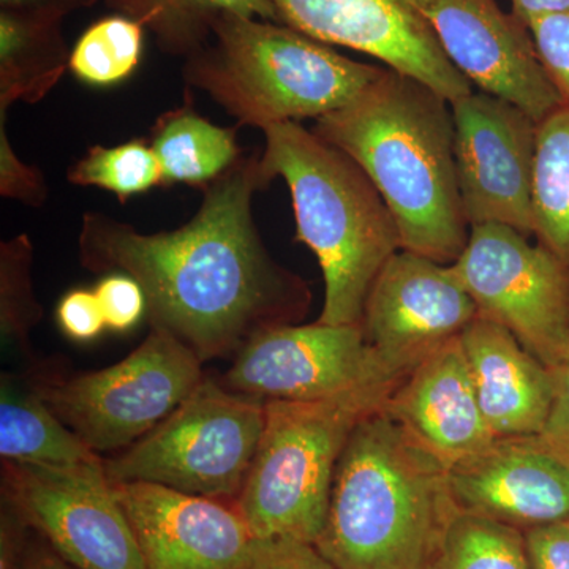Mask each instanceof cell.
<instances>
[{"mask_svg": "<svg viewBox=\"0 0 569 569\" xmlns=\"http://www.w3.org/2000/svg\"><path fill=\"white\" fill-rule=\"evenodd\" d=\"M264 189L260 153H252L200 189V209L176 230L141 233L86 212L80 263L137 280L151 329L176 337L203 365L234 356L258 332L299 323L312 302L309 284L277 263L254 224L253 197Z\"/></svg>", "mask_w": 569, "mask_h": 569, "instance_id": "obj_1", "label": "cell"}, {"mask_svg": "<svg viewBox=\"0 0 569 569\" xmlns=\"http://www.w3.org/2000/svg\"><path fill=\"white\" fill-rule=\"evenodd\" d=\"M312 130L362 168L395 217L403 250L438 263L458 260L470 224L445 97L385 67L353 102L321 116Z\"/></svg>", "mask_w": 569, "mask_h": 569, "instance_id": "obj_2", "label": "cell"}, {"mask_svg": "<svg viewBox=\"0 0 569 569\" xmlns=\"http://www.w3.org/2000/svg\"><path fill=\"white\" fill-rule=\"evenodd\" d=\"M458 511L448 468L380 407L348 438L316 546L337 569H432Z\"/></svg>", "mask_w": 569, "mask_h": 569, "instance_id": "obj_3", "label": "cell"}, {"mask_svg": "<svg viewBox=\"0 0 569 569\" xmlns=\"http://www.w3.org/2000/svg\"><path fill=\"white\" fill-rule=\"evenodd\" d=\"M266 186L287 182L296 241L316 253L325 280L328 325H359L367 295L389 258L402 249L395 217L362 168L299 122L263 130Z\"/></svg>", "mask_w": 569, "mask_h": 569, "instance_id": "obj_4", "label": "cell"}, {"mask_svg": "<svg viewBox=\"0 0 569 569\" xmlns=\"http://www.w3.org/2000/svg\"><path fill=\"white\" fill-rule=\"evenodd\" d=\"M381 71L282 22L227 14L213 26L211 40L186 59L182 77L238 127L263 132L347 107Z\"/></svg>", "mask_w": 569, "mask_h": 569, "instance_id": "obj_5", "label": "cell"}, {"mask_svg": "<svg viewBox=\"0 0 569 569\" xmlns=\"http://www.w3.org/2000/svg\"><path fill=\"white\" fill-rule=\"evenodd\" d=\"M402 378L313 402H266L263 436L234 501L253 538L317 545L348 438L359 421L383 406Z\"/></svg>", "mask_w": 569, "mask_h": 569, "instance_id": "obj_6", "label": "cell"}, {"mask_svg": "<svg viewBox=\"0 0 569 569\" xmlns=\"http://www.w3.org/2000/svg\"><path fill=\"white\" fill-rule=\"evenodd\" d=\"M266 422V402L203 378L164 421L103 459L111 482H148L234 505Z\"/></svg>", "mask_w": 569, "mask_h": 569, "instance_id": "obj_7", "label": "cell"}, {"mask_svg": "<svg viewBox=\"0 0 569 569\" xmlns=\"http://www.w3.org/2000/svg\"><path fill=\"white\" fill-rule=\"evenodd\" d=\"M203 362L160 329L118 365L62 376L41 366L26 372L41 399L92 451L132 447L164 421L203 380Z\"/></svg>", "mask_w": 569, "mask_h": 569, "instance_id": "obj_8", "label": "cell"}, {"mask_svg": "<svg viewBox=\"0 0 569 569\" xmlns=\"http://www.w3.org/2000/svg\"><path fill=\"white\" fill-rule=\"evenodd\" d=\"M478 316L503 326L542 365L569 358V266L507 224L470 228L451 264Z\"/></svg>", "mask_w": 569, "mask_h": 569, "instance_id": "obj_9", "label": "cell"}, {"mask_svg": "<svg viewBox=\"0 0 569 569\" xmlns=\"http://www.w3.org/2000/svg\"><path fill=\"white\" fill-rule=\"evenodd\" d=\"M2 500L74 569H144L104 462L47 468L2 462Z\"/></svg>", "mask_w": 569, "mask_h": 569, "instance_id": "obj_10", "label": "cell"}, {"mask_svg": "<svg viewBox=\"0 0 569 569\" xmlns=\"http://www.w3.org/2000/svg\"><path fill=\"white\" fill-rule=\"evenodd\" d=\"M359 325H280L254 335L233 356L222 383L271 402H313L395 380Z\"/></svg>", "mask_w": 569, "mask_h": 569, "instance_id": "obj_11", "label": "cell"}, {"mask_svg": "<svg viewBox=\"0 0 569 569\" xmlns=\"http://www.w3.org/2000/svg\"><path fill=\"white\" fill-rule=\"evenodd\" d=\"M460 203L468 224L533 236L538 123L515 103L475 91L451 103Z\"/></svg>", "mask_w": 569, "mask_h": 569, "instance_id": "obj_12", "label": "cell"}, {"mask_svg": "<svg viewBox=\"0 0 569 569\" xmlns=\"http://www.w3.org/2000/svg\"><path fill=\"white\" fill-rule=\"evenodd\" d=\"M452 66L477 88L515 103L535 121L565 104L539 59L529 26L497 0H403Z\"/></svg>", "mask_w": 569, "mask_h": 569, "instance_id": "obj_13", "label": "cell"}, {"mask_svg": "<svg viewBox=\"0 0 569 569\" xmlns=\"http://www.w3.org/2000/svg\"><path fill=\"white\" fill-rule=\"evenodd\" d=\"M477 317L451 264L400 249L373 280L359 326L383 365L407 376Z\"/></svg>", "mask_w": 569, "mask_h": 569, "instance_id": "obj_14", "label": "cell"}, {"mask_svg": "<svg viewBox=\"0 0 569 569\" xmlns=\"http://www.w3.org/2000/svg\"><path fill=\"white\" fill-rule=\"evenodd\" d=\"M144 569H244L253 535L234 505L148 482H112Z\"/></svg>", "mask_w": 569, "mask_h": 569, "instance_id": "obj_15", "label": "cell"}, {"mask_svg": "<svg viewBox=\"0 0 569 569\" xmlns=\"http://www.w3.org/2000/svg\"><path fill=\"white\" fill-rule=\"evenodd\" d=\"M459 511L526 531L569 519V466L538 436L496 438L449 468Z\"/></svg>", "mask_w": 569, "mask_h": 569, "instance_id": "obj_16", "label": "cell"}, {"mask_svg": "<svg viewBox=\"0 0 569 569\" xmlns=\"http://www.w3.org/2000/svg\"><path fill=\"white\" fill-rule=\"evenodd\" d=\"M381 410L448 470L496 440L479 407L460 336L419 361L392 389Z\"/></svg>", "mask_w": 569, "mask_h": 569, "instance_id": "obj_17", "label": "cell"}, {"mask_svg": "<svg viewBox=\"0 0 569 569\" xmlns=\"http://www.w3.org/2000/svg\"><path fill=\"white\" fill-rule=\"evenodd\" d=\"M279 22L329 47L350 48L399 73L436 59L429 26L403 0H272Z\"/></svg>", "mask_w": 569, "mask_h": 569, "instance_id": "obj_18", "label": "cell"}, {"mask_svg": "<svg viewBox=\"0 0 569 569\" xmlns=\"http://www.w3.org/2000/svg\"><path fill=\"white\" fill-rule=\"evenodd\" d=\"M460 342L493 437L538 436L556 395L553 370L507 328L479 316L463 329Z\"/></svg>", "mask_w": 569, "mask_h": 569, "instance_id": "obj_19", "label": "cell"}, {"mask_svg": "<svg viewBox=\"0 0 569 569\" xmlns=\"http://www.w3.org/2000/svg\"><path fill=\"white\" fill-rule=\"evenodd\" d=\"M0 458L47 468L89 467L103 460L56 417L28 377L11 373L0 380Z\"/></svg>", "mask_w": 569, "mask_h": 569, "instance_id": "obj_20", "label": "cell"}, {"mask_svg": "<svg viewBox=\"0 0 569 569\" xmlns=\"http://www.w3.org/2000/svg\"><path fill=\"white\" fill-rule=\"evenodd\" d=\"M62 20L0 10V110L39 103L69 70Z\"/></svg>", "mask_w": 569, "mask_h": 569, "instance_id": "obj_21", "label": "cell"}, {"mask_svg": "<svg viewBox=\"0 0 569 569\" xmlns=\"http://www.w3.org/2000/svg\"><path fill=\"white\" fill-rule=\"evenodd\" d=\"M238 129L208 121L192 102L160 116L149 142L162 168V187L187 183L200 190L231 170L246 156Z\"/></svg>", "mask_w": 569, "mask_h": 569, "instance_id": "obj_22", "label": "cell"}, {"mask_svg": "<svg viewBox=\"0 0 569 569\" xmlns=\"http://www.w3.org/2000/svg\"><path fill=\"white\" fill-rule=\"evenodd\" d=\"M144 26L164 52L189 58L211 40L227 14L279 22L272 0H104Z\"/></svg>", "mask_w": 569, "mask_h": 569, "instance_id": "obj_23", "label": "cell"}, {"mask_svg": "<svg viewBox=\"0 0 569 569\" xmlns=\"http://www.w3.org/2000/svg\"><path fill=\"white\" fill-rule=\"evenodd\" d=\"M535 238L569 266V104L538 123Z\"/></svg>", "mask_w": 569, "mask_h": 569, "instance_id": "obj_24", "label": "cell"}, {"mask_svg": "<svg viewBox=\"0 0 569 569\" xmlns=\"http://www.w3.org/2000/svg\"><path fill=\"white\" fill-rule=\"evenodd\" d=\"M144 26L126 14L93 22L70 52L69 70L77 80L110 88L129 80L141 62Z\"/></svg>", "mask_w": 569, "mask_h": 569, "instance_id": "obj_25", "label": "cell"}, {"mask_svg": "<svg viewBox=\"0 0 569 569\" xmlns=\"http://www.w3.org/2000/svg\"><path fill=\"white\" fill-rule=\"evenodd\" d=\"M33 246L28 234L0 242V337L3 350L28 362V372L39 369L33 358L31 332L43 317L33 291Z\"/></svg>", "mask_w": 569, "mask_h": 569, "instance_id": "obj_26", "label": "cell"}, {"mask_svg": "<svg viewBox=\"0 0 569 569\" xmlns=\"http://www.w3.org/2000/svg\"><path fill=\"white\" fill-rule=\"evenodd\" d=\"M67 179L73 186L107 190L126 203L153 187H162V168L151 142L138 138L110 148L92 146L71 164Z\"/></svg>", "mask_w": 569, "mask_h": 569, "instance_id": "obj_27", "label": "cell"}, {"mask_svg": "<svg viewBox=\"0 0 569 569\" xmlns=\"http://www.w3.org/2000/svg\"><path fill=\"white\" fill-rule=\"evenodd\" d=\"M432 569H529L523 533L458 511Z\"/></svg>", "mask_w": 569, "mask_h": 569, "instance_id": "obj_28", "label": "cell"}, {"mask_svg": "<svg viewBox=\"0 0 569 569\" xmlns=\"http://www.w3.org/2000/svg\"><path fill=\"white\" fill-rule=\"evenodd\" d=\"M7 114L0 110V194L18 203L40 208L48 200V183L36 164L22 162L7 132Z\"/></svg>", "mask_w": 569, "mask_h": 569, "instance_id": "obj_29", "label": "cell"}, {"mask_svg": "<svg viewBox=\"0 0 569 569\" xmlns=\"http://www.w3.org/2000/svg\"><path fill=\"white\" fill-rule=\"evenodd\" d=\"M107 329L114 332H129L140 325L142 318L148 317V302L141 284L132 277L112 272L93 288Z\"/></svg>", "mask_w": 569, "mask_h": 569, "instance_id": "obj_30", "label": "cell"}, {"mask_svg": "<svg viewBox=\"0 0 569 569\" xmlns=\"http://www.w3.org/2000/svg\"><path fill=\"white\" fill-rule=\"evenodd\" d=\"M529 29L542 66L569 104V14L539 18Z\"/></svg>", "mask_w": 569, "mask_h": 569, "instance_id": "obj_31", "label": "cell"}, {"mask_svg": "<svg viewBox=\"0 0 569 569\" xmlns=\"http://www.w3.org/2000/svg\"><path fill=\"white\" fill-rule=\"evenodd\" d=\"M244 569H337L312 542L295 538H254Z\"/></svg>", "mask_w": 569, "mask_h": 569, "instance_id": "obj_32", "label": "cell"}, {"mask_svg": "<svg viewBox=\"0 0 569 569\" xmlns=\"http://www.w3.org/2000/svg\"><path fill=\"white\" fill-rule=\"evenodd\" d=\"M56 320L63 335L74 342H92L107 329L96 291L78 288L59 301Z\"/></svg>", "mask_w": 569, "mask_h": 569, "instance_id": "obj_33", "label": "cell"}, {"mask_svg": "<svg viewBox=\"0 0 569 569\" xmlns=\"http://www.w3.org/2000/svg\"><path fill=\"white\" fill-rule=\"evenodd\" d=\"M522 533L529 569H569V519Z\"/></svg>", "mask_w": 569, "mask_h": 569, "instance_id": "obj_34", "label": "cell"}, {"mask_svg": "<svg viewBox=\"0 0 569 569\" xmlns=\"http://www.w3.org/2000/svg\"><path fill=\"white\" fill-rule=\"evenodd\" d=\"M552 370L556 377V395L549 417L538 437L553 455L569 466V358Z\"/></svg>", "mask_w": 569, "mask_h": 569, "instance_id": "obj_35", "label": "cell"}, {"mask_svg": "<svg viewBox=\"0 0 569 569\" xmlns=\"http://www.w3.org/2000/svg\"><path fill=\"white\" fill-rule=\"evenodd\" d=\"M28 526L18 512L2 500V520H0V569H21L26 549H28Z\"/></svg>", "mask_w": 569, "mask_h": 569, "instance_id": "obj_36", "label": "cell"}, {"mask_svg": "<svg viewBox=\"0 0 569 569\" xmlns=\"http://www.w3.org/2000/svg\"><path fill=\"white\" fill-rule=\"evenodd\" d=\"M81 7H88V0H0V10L56 18V20H63V17Z\"/></svg>", "mask_w": 569, "mask_h": 569, "instance_id": "obj_37", "label": "cell"}, {"mask_svg": "<svg viewBox=\"0 0 569 569\" xmlns=\"http://www.w3.org/2000/svg\"><path fill=\"white\" fill-rule=\"evenodd\" d=\"M512 13L527 26L539 18L569 14V0H511Z\"/></svg>", "mask_w": 569, "mask_h": 569, "instance_id": "obj_38", "label": "cell"}, {"mask_svg": "<svg viewBox=\"0 0 569 569\" xmlns=\"http://www.w3.org/2000/svg\"><path fill=\"white\" fill-rule=\"evenodd\" d=\"M21 569H74L62 560L58 553L44 542V545H32L29 542L22 559Z\"/></svg>", "mask_w": 569, "mask_h": 569, "instance_id": "obj_39", "label": "cell"}, {"mask_svg": "<svg viewBox=\"0 0 569 569\" xmlns=\"http://www.w3.org/2000/svg\"><path fill=\"white\" fill-rule=\"evenodd\" d=\"M99 2V0H88V7L93 6V3Z\"/></svg>", "mask_w": 569, "mask_h": 569, "instance_id": "obj_40", "label": "cell"}]
</instances>
